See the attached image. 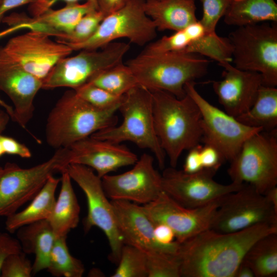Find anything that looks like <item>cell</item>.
I'll use <instances>...</instances> for the list:
<instances>
[{
    "instance_id": "cell-34",
    "label": "cell",
    "mask_w": 277,
    "mask_h": 277,
    "mask_svg": "<svg viewBox=\"0 0 277 277\" xmlns=\"http://www.w3.org/2000/svg\"><path fill=\"white\" fill-rule=\"evenodd\" d=\"M111 277H148L146 253L128 244H124L118 266Z\"/></svg>"
},
{
    "instance_id": "cell-15",
    "label": "cell",
    "mask_w": 277,
    "mask_h": 277,
    "mask_svg": "<svg viewBox=\"0 0 277 277\" xmlns=\"http://www.w3.org/2000/svg\"><path fill=\"white\" fill-rule=\"evenodd\" d=\"M30 30L10 38L0 47V56L43 80L60 60L69 56L73 50L68 45L52 40L46 33Z\"/></svg>"
},
{
    "instance_id": "cell-33",
    "label": "cell",
    "mask_w": 277,
    "mask_h": 277,
    "mask_svg": "<svg viewBox=\"0 0 277 277\" xmlns=\"http://www.w3.org/2000/svg\"><path fill=\"white\" fill-rule=\"evenodd\" d=\"M205 33L204 27L197 21L182 30L175 31L171 35L163 36L150 43L143 51L150 53L182 51L192 42L200 38Z\"/></svg>"
},
{
    "instance_id": "cell-16",
    "label": "cell",
    "mask_w": 277,
    "mask_h": 277,
    "mask_svg": "<svg viewBox=\"0 0 277 277\" xmlns=\"http://www.w3.org/2000/svg\"><path fill=\"white\" fill-rule=\"evenodd\" d=\"M221 199L203 207L188 208L162 191L156 199L142 207L154 225L168 226L181 243L211 228Z\"/></svg>"
},
{
    "instance_id": "cell-3",
    "label": "cell",
    "mask_w": 277,
    "mask_h": 277,
    "mask_svg": "<svg viewBox=\"0 0 277 277\" xmlns=\"http://www.w3.org/2000/svg\"><path fill=\"white\" fill-rule=\"evenodd\" d=\"M120 106L103 109L81 98L73 89L65 91L50 111L46 121L47 144L56 150L116 125Z\"/></svg>"
},
{
    "instance_id": "cell-23",
    "label": "cell",
    "mask_w": 277,
    "mask_h": 277,
    "mask_svg": "<svg viewBox=\"0 0 277 277\" xmlns=\"http://www.w3.org/2000/svg\"><path fill=\"white\" fill-rule=\"evenodd\" d=\"M144 7L160 31H177L198 21L195 0H145Z\"/></svg>"
},
{
    "instance_id": "cell-54",
    "label": "cell",
    "mask_w": 277,
    "mask_h": 277,
    "mask_svg": "<svg viewBox=\"0 0 277 277\" xmlns=\"http://www.w3.org/2000/svg\"><path fill=\"white\" fill-rule=\"evenodd\" d=\"M2 170H3V167H0V175H1V173H2Z\"/></svg>"
},
{
    "instance_id": "cell-1",
    "label": "cell",
    "mask_w": 277,
    "mask_h": 277,
    "mask_svg": "<svg viewBox=\"0 0 277 277\" xmlns=\"http://www.w3.org/2000/svg\"><path fill=\"white\" fill-rule=\"evenodd\" d=\"M277 233V225L260 224L234 232L209 229L180 243L177 256L181 277H234L250 247Z\"/></svg>"
},
{
    "instance_id": "cell-14",
    "label": "cell",
    "mask_w": 277,
    "mask_h": 277,
    "mask_svg": "<svg viewBox=\"0 0 277 277\" xmlns=\"http://www.w3.org/2000/svg\"><path fill=\"white\" fill-rule=\"evenodd\" d=\"M217 169H203L187 173L170 167L162 175L163 191L180 204L188 208L203 207L220 200L229 193L241 188L245 183L227 185L213 179Z\"/></svg>"
},
{
    "instance_id": "cell-9",
    "label": "cell",
    "mask_w": 277,
    "mask_h": 277,
    "mask_svg": "<svg viewBox=\"0 0 277 277\" xmlns=\"http://www.w3.org/2000/svg\"><path fill=\"white\" fill-rule=\"evenodd\" d=\"M128 44L112 42L99 50H82L60 60L42 80V89L66 87L76 90L99 72L122 62Z\"/></svg>"
},
{
    "instance_id": "cell-50",
    "label": "cell",
    "mask_w": 277,
    "mask_h": 277,
    "mask_svg": "<svg viewBox=\"0 0 277 277\" xmlns=\"http://www.w3.org/2000/svg\"><path fill=\"white\" fill-rule=\"evenodd\" d=\"M264 195L274 209L277 211V186L269 189Z\"/></svg>"
},
{
    "instance_id": "cell-18",
    "label": "cell",
    "mask_w": 277,
    "mask_h": 277,
    "mask_svg": "<svg viewBox=\"0 0 277 277\" xmlns=\"http://www.w3.org/2000/svg\"><path fill=\"white\" fill-rule=\"evenodd\" d=\"M115 221L124 244L134 246L145 253L162 252L177 254L180 243L160 244L154 235V224L142 206L125 200H111Z\"/></svg>"
},
{
    "instance_id": "cell-51",
    "label": "cell",
    "mask_w": 277,
    "mask_h": 277,
    "mask_svg": "<svg viewBox=\"0 0 277 277\" xmlns=\"http://www.w3.org/2000/svg\"><path fill=\"white\" fill-rule=\"evenodd\" d=\"M0 106L3 107L9 114L11 119L13 121L14 110L12 106L6 103L0 96Z\"/></svg>"
},
{
    "instance_id": "cell-49",
    "label": "cell",
    "mask_w": 277,
    "mask_h": 277,
    "mask_svg": "<svg viewBox=\"0 0 277 277\" xmlns=\"http://www.w3.org/2000/svg\"><path fill=\"white\" fill-rule=\"evenodd\" d=\"M10 119L8 112L0 106V134L6 129Z\"/></svg>"
},
{
    "instance_id": "cell-32",
    "label": "cell",
    "mask_w": 277,
    "mask_h": 277,
    "mask_svg": "<svg viewBox=\"0 0 277 277\" xmlns=\"http://www.w3.org/2000/svg\"><path fill=\"white\" fill-rule=\"evenodd\" d=\"M181 52L208 57L221 66L232 61V47L229 39L221 37L216 32L205 33Z\"/></svg>"
},
{
    "instance_id": "cell-5",
    "label": "cell",
    "mask_w": 277,
    "mask_h": 277,
    "mask_svg": "<svg viewBox=\"0 0 277 277\" xmlns=\"http://www.w3.org/2000/svg\"><path fill=\"white\" fill-rule=\"evenodd\" d=\"M118 111L123 117L120 125L100 130L90 136L116 144L129 141L149 149L160 168L164 169L166 154L154 129L151 92L137 85L124 94Z\"/></svg>"
},
{
    "instance_id": "cell-31",
    "label": "cell",
    "mask_w": 277,
    "mask_h": 277,
    "mask_svg": "<svg viewBox=\"0 0 277 277\" xmlns=\"http://www.w3.org/2000/svg\"><path fill=\"white\" fill-rule=\"evenodd\" d=\"M66 238L56 237L47 270L56 277H81L85 271L84 265L70 253Z\"/></svg>"
},
{
    "instance_id": "cell-35",
    "label": "cell",
    "mask_w": 277,
    "mask_h": 277,
    "mask_svg": "<svg viewBox=\"0 0 277 277\" xmlns=\"http://www.w3.org/2000/svg\"><path fill=\"white\" fill-rule=\"evenodd\" d=\"M105 15L98 10H94L85 14L72 31L55 37V40L69 45L84 42L96 32Z\"/></svg>"
},
{
    "instance_id": "cell-13",
    "label": "cell",
    "mask_w": 277,
    "mask_h": 277,
    "mask_svg": "<svg viewBox=\"0 0 277 277\" xmlns=\"http://www.w3.org/2000/svg\"><path fill=\"white\" fill-rule=\"evenodd\" d=\"M66 169L87 199L88 213L83 221L85 232H88L94 226L101 229L108 240L110 260L118 263L124 244L117 227L111 201L104 190L102 179L92 169L84 165L71 163Z\"/></svg>"
},
{
    "instance_id": "cell-46",
    "label": "cell",
    "mask_w": 277,
    "mask_h": 277,
    "mask_svg": "<svg viewBox=\"0 0 277 277\" xmlns=\"http://www.w3.org/2000/svg\"><path fill=\"white\" fill-rule=\"evenodd\" d=\"M98 10L105 16L121 8L126 0H96Z\"/></svg>"
},
{
    "instance_id": "cell-24",
    "label": "cell",
    "mask_w": 277,
    "mask_h": 277,
    "mask_svg": "<svg viewBox=\"0 0 277 277\" xmlns=\"http://www.w3.org/2000/svg\"><path fill=\"white\" fill-rule=\"evenodd\" d=\"M17 239L26 254H33V273L47 269L56 239L47 220L38 221L18 228Z\"/></svg>"
},
{
    "instance_id": "cell-27",
    "label": "cell",
    "mask_w": 277,
    "mask_h": 277,
    "mask_svg": "<svg viewBox=\"0 0 277 277\" xmlns=\"http://www.w3.org/2000/svg\"><path fill=\"white\" fill-rule=\"evenodd\" d=\"M224 17L225 24L238 27L277 23V4L274 0H232Z\"/></svg>"
},
{
    "instance_id": "cell-44",
    "label": "cell",
    "mask_w": 277,
    "mask_h": 277,
    "mask_svg": "<svg viewBox=\"0 0 277 277\" xmlns=\"http://www.w3.org/2000/svg\"><path fill=\"white\" fill-rule=\"evenodd\" d=\"M47 0H2L0 4V23L7 12L10 10L26 4L35 5L43 3Z\"/></svg>"
},
{
    "instance_id": "cell-4",
    "label": "cell",
    "mask_w": 277,
    "mask_h": 277,
    "mask_svg": "<svg viewBox=\"0 0 277 277\" xmlns=\"http://www.w3.org/2000/svg\"><path fill=\"white\" fill-rule=\"evenodd\" d=\"M209 63L203 56L195 53L143 51L126 64L138 85L150 91H164L181 98L186 94V84L204 76Z\"/></svg>"
},
{
    "instance_id": "cell-53",
    "label": "cell",
    "mask_w": 277,
    "mask_h": 277,
    "mask_svg": "<svg viewBox=\"0 0 277 277\" xmlns=\"http://www.w3.org/2000/svg\"><path fill=\"white\" fill-rule=\"evenodd\" d=\"M5 151L4 150V149L2 147V144L0 143V157L3 156L5 154Z\"/></svg>"
},
{
    "instance_id": "cell-17",
    "label": "cell",
    "mask_w": 277,
    "mask_h": 277,
    "mask_svg": "<svg viewBox=\"0 0 277 277\" xmlns=\"http://www.w3.org/2000/svg\"><path fill=\"white\" fill-rule=\"evenodd\" d=\"M153 162V157L145 153L130 170L103 176L102 185L108 198L143 205L156 199L163 191L162 175L154 168Z\"/></svg>"
},
{
    "instance_id": "cell-10",
    "label": "cell",
    "mask_w": 277,
    "mask_h": 277,
    "mask_svg": "<svg viewBox=\"0 0 277 277\" xmlns=\"http://www.w3.org/2000/svg\"><path fill=\"white\" fill-rule=\"evenodd\" d=\"M145 0H126L120 9L106 15L95 33L86 41L68 45L73 51L101 49L114 40L126 38L143 46L156 36V28L144 10Z\"/></svg>"
},
{
    "instance_id": "cell-8",
    "label": "cell",
    "mask_w": 277,
    "mask_h": 277,
    "mask_svg": "<svg viewBox=\"0 0 277 277\" xmlns=\"http://www.w3.org/2000/svg\"><path fill=\"white\" fill-rule=\"evenodd\" d=\"M276 129L262 131L248 138L230 162L232 182L252 185L260 193L277 186Z\"/></svg>"
},
{
    "instance_id": "cell-29",
    "label": "cell",
    "mask_w": 277,
    "mask_h": 277,
    "mask_svg": "<svg viewBox=\"0 0 277 277\" xmlns=\"http://www.w3.org/2000/svg\"><path fill=\"white\" fill-rule=\"evenodd\" d=\"M255 277L277 276V233L266 235L256 241L243 260Z\"/></svg>"
},
{
    "instance_id": "cell-22",
    "label": "cell",
    "mask_w": 277,
    "mask_h": 277,
    "mask_svg": "<svg viewBox=\"0 0 277 277\" xmlns=\"http://www.w3.org/2000/svg\"><path fill=\"white\" fill-rule=\"evenodd\" d=\"M94 10H98V7L91 2L86 1L83 4L67 3L63 8L57 10L50 8L33 17L24 14L22 19L31 24L32 30L41 31L55 37L70 33L85 14Z\"/></svg>"
},
{
    "instance_id": "cell-20",
    "label": "cell",
    "mask_w": 277,
    "mask_h": 277,
    "mask_svg": "<svg viewBox=\"0 0 277 277\" xmlns=\"http://www.w3.org/2000/svg\"><path fill=\"white\" fill-rule=\"evenodd\" d=\"M42 88V80L18 64L0 56V91L13 105V121L27 130L33 116L34 100Z\"/></svg>"
},
{
    "instance_id": "cell-28",
    "label": "cell",
    "mask_w": 277,
    "mask_h": 277,
    "mask_svg": "<svg viewBox=\"0 0 277 277\" xmlns=\"http://www.w3.org/2000/svg\"><path fill=\"white\" fill-rule=\"evenodd\" d=\"M235 118L246 126L261 128L263 131L276 129V88L262 85L251 107Z\"/></svg>"
},
{
    "instance_id": "cell-2",
    "label": "cell",
    "mask_w": 277,
    "mask_h": 277,
    "mask_svg": "<svg viewBox=\"0 0 277 277\" xmlns=\"http://www.w3.org/2000/svg\"><path fill=\"white\" fill-rule=\"evenodd\" d=\"M150 91L155 133L171 167L175 168L182 153L202 141L201 112L187 94L179 98L164 91Z\"/></svg>"
},
{
    "instance_id": "cell-52",
    "label": "cell",
    "mask_w": 277,
    "mask_h": 277,
    "mask_svg": "<svg viewBox=\"0 0 277 277\" xmlns=\"http://www.w3.org/2000/svg\"><path fill=\"white\" fill-rule=\"evenodd\" d=\"M80 0H48L47 2V7L48 8H50L52 5H53L58 1H64L67 3H72V2H78ZM86 1L92 2L97 6L96 0H86Z\"/></svg>"
},
{
    "instance_id": "cell-19",
    "label": "cell",
    "mask_w": 277,
    "mask_h": 277,
    "mask_svg": "<svg viewBox=\"0 0 277 277\" xmlns=\"http://www.w3.org/2000/svg\"><path fill=\"white\" fill-rule=\"evenodd\" d=\"M221 67L224 68L222 79L212 81V87L225 111L236 117L253 104L263 78L258 72L238 69L230 63Z\"/></svg>"
},
{
    "instance_id": "cell-42",
    "label": "cell",
    "mask_w": 277,
    "mask_h": 277,
    "mask_svg": "<svg viewBox=\"0 0 277 277\" xmlns=\"http://www.w3.org/2000/svg\"><path fill=\"white\" fill-rule=\"evenodd\" d=\"M200 156L204 169L218 170L224 162L219 151L213 147L205 145L200 149Z\"/></svg>"
},
{
    "instance_id": "cell-25",
    "label": "cell",
    "mask_w": 277,
    "mask_h": 277,
    "mask_svg": "<svg viewBox=\"0 0 277 277\" xmlns=\"http://www.w3.org/2000/svg\"><path fill=\"white\" fill-rule=\"evenodd\" d=\"M61 191L52 212L47 220L55 237L67 236L77 227L80 220V207L66 169L61 172Z\"/></svg>"
},
{
    "instance_id": "cell-26",
    "label": "cell",
    "mask_w": 277,
    "mask_h": 277,
    "mask_svg": "<svg viewBox=\"0 0 277 277\" xmlns=\"http://www.w3.org/2000/svg\"><path fill=\"white\" fill-rule=\"evenodd\" d=\"M61 179L53 175L50 176L26 208L6 217L7 230L13 233L25 225L48 220L54 207L55 191Z\"/></svg>"
},
{
    "instance_id": "cell-55",
    "label": "cell",
    "mask_w": 277,
    "mask_h": 277,
    "mask_svg": "<svg viewBox=\"0 0 277 277\" xmlns=\"http://www.w3.org/2000/svg\"><path fill=\"white\" fill-rule=\"evenodd\" d=\"M1 1H2V0H0V4H1Z\"/></svg>"
},
{
    "instance_id": "cell-11",
    "label": "cell",
    "mask_w": 277,
    "mask_h": 277,
    "mask_svg": "<svg viewBox=\"0 0 277 277\" xmlns=\"http://www.w3.org/2000/svg\"><path fill=\"white\" fill-rule=\"evenodd\" d=\"M195 82L187 83L185 90L200 110L203 131L202 141L205 145L215 148L224 162H230L237 155L244 142L263 129L246 126L211 104L198 92L195 87Z\"/></svg>"
},
{
    "instance_id": "cell-47",
    "label": "cell",
    "mask_w": 277,
    "mask_h": 277,
    "mask_svg": "<svg viewBox=\"0 0 277 277\" xmlns=\"http://www.w3.org/2000/svg\"><path fill=\"white\" fill-rule=\"evenodd\" d=\"M25 29L32 30V25L28 23H23L9 26L7 29L0 31V39L18 30Z\"/></svg>"
},
{
    "instance_id": "cell-40",
    "label": "cell",
    "mask_w": 277,
    "mask_h": 277,
    "mask_svg": "<svg viewBox=\"0 0 277 277\" xmlns=\"http://www.w3.org/2000/svg\"><path fill=\"white\" fill-rule=\"evenodd\" d=\"M20 242L10 234L0 232V274L2 266L6 259L11 254L22 252Z\"/></svg>"
},
{
    "instance_id": "cell-43",
    "label": "cell",
    "mask_w": 277,
    "mask_h": 277,
    "mask_svg": "<svg viewBox=\"0 0 277 277\" xmlns=\"http://www.w3.org/2000/svg\"><path fill=\"white\" fill-rule=\"evenodd\" d=\"M201 147L202 145L199 144L189 150V152L186 157L183 166V170L185 172L193 173L204 169L200 156Z\"/></svg>"
},
{
    "instance_id": "cell-12",
    "label": "cell",
    "mask_w": 277,
    "mask_h": 277,
    "mask_svg": "<svg viewBox=\"0 0 277 277\" xmlns=\"http://www.w3.org/2000/svg\"><path fill=\"white\" fill-rule=\"evenodd\" d=\"M260 224L277 225V211L264 194L245 183L221 199L210 229L234 232Z\"/></svg>"
},
{
    "instance_id": "cell-30",
    "label": "cell",
    "mask_w": 277,
    "mask_h": 277,
    "mask_svg": "<svg viewBox=\"0 0 277 277\" xmlns=\"http://www.w3.org/2000/svg\"><path fill=\"white\" fill-rule=\"evenodd\" d=\"M87 83L118 96L138 85L130 68L123 62L99 72Z\"/></svg>"
},
{
    "instance_id": "cell-45",
    "label": "cell",
    "mask_w": 277,
    "mask_h": 277,
    "mask_svg": "<svg viewBox=\"0 0 277 277\" xmlns=\"http://www.w3.org/2000/svg\"><path fill=\"white\" fill-rule=\"evenodd\" d=\"M154 232L156 240L162 245H171L176 241H174L175 238L173 231L165 225H155Z\"/></svg>"
},
{
    "instance_id": "cell-21",
    "label": "cell",
    "mask_w": 277,
    "mask_h": 277,
    "mask_svg": "<svg viewBox=\"0 0 277 277\" xmlns=\"http://www.w3.org/2000/svg\"><path fill=\"white\" fill-rule=\"evenodd\" d=\"M68 148L70 164L90 167L101 179L122 167L134 165L138 160L137 155L125 146L91 136Z\"/></svg>"
},
{
    "instance_id": "cell-36",
    "label": "cell",
    "mask_w": 277,
    "mask_h": 277,
    "mask_svg": "<svg viewBox=\"0 0 277 277\" xmlns=\"http://www.w3.org/2000/svg\"><path fill=\"white\" fill-rule=\"evenodd\" d=\"M148 277H181L177 255L162 252L146 253Z\"/></svg>"
},
{
    "instance_id": "cell-41",
    "label": "cell",
    "mask_w": 277,
    "mask_h": 277,
    "mask_svg": "<svg viewBox=\"0 0 277 277\" xmlns=\"http://www.w3.org/2000/svg\"><path fill=\"white\" fill-rule=\"evenodd\" d=\"M0 143L5 153L17 155L24 159H29L32 156L31 151L25 145L11 137L1 134Z\"/></svg>"
},
{
    "instance_id": "cell-39",
    "label": "cell",
    "mask_w": 277,
    "mask_h": 277,
    "mask_svg": "<svg viewBox=\"0 0 277 277\" xmlns=\"http://www.w3.org/2000/svg\"><path fill=\"white\" fill-rule=\"evenodd\" d=\"M26 254L21 252L11 254L4 261L1 270L2 277H30L32 264Z\"/></svg>"
},
{
    "instance_id": "cell-37",
    "label": "cell",
    "mask_w": 277,
    "mask_h": 277,
    "mask_svg": "<svg viewBox=\"0 0 277 277\" xmlns=\"http://www.w3.org/2000/svg\"><path fill=\"white\" fill-rule=\"evenodd\" d=\"M74 90L87 102L103 109L120 106L124 96L116 95L89 83H86Z\"/></svg>"
},
{
    "instance_id": "cell-6",
    "label": "cell",
    "mask_w": 277,
    "mask_h": 277,
    "mask_svg": "<svg viewBox=\"0 0 277 277\" xmlns=\"http://www.w3.org/2000/svg\"><path fill=\"white\" fill-rule=\"evenodd\" d=\"M228 38L238 69L259 73L263 85L277 86V23L238 27Z\"/></svg>"
},
{
    "instance_id": "cell-38",
    "label": "cell",
    "mask_w": 277,
    "mask_h": 277,
    "mask_svg": "<svg viewBox=\"0 0 277 277\" xmlns=\"http://www.w3.org/2000/svg\"><path fill=\"white\" fill-rule=\"evenodd\" d=\"M203 6V15L200 21L205 33L215 32V28L221 18L224 16L232 0H200Z\"/></svg>"
},
{
    "instance_id": "cell-48",
    "label": "cell",
    "mask_w": 277,
    "mask_h": 277,
    "mask_svg": "<svg viewBox=\"0 0 277 277\" xmlns=\"http://www.w3.org/2000/svg\"><path fill=\"white\" fill-rule=\"evenodd\" d=\"M234 277L255 276L251 268L243 260L236 269Z\"/></svg>"
},
{
    "instance_id": "cell-7",
    "label": "cell",
    "mask_w": 277,
    "mask_h": 277,
    "mask_svg": "<svg viewBox=\"0 0 277 277\" xmlns=\"http://www.w3.org/2000/svg\"><path fill=\"white\" fill-rule=\"evenodd\" d=\"M70 164L68 148L56 149L48 160L28 168L7 163L0 175V216L8 217L31 201L48 179Z\"/></svg>"
}]
</instances>
